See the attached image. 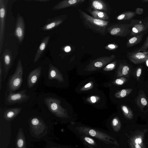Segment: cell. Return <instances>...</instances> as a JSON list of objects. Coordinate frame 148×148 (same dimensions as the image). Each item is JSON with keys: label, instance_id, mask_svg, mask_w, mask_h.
<instances>
[{"label": "cell", "instance_id": "20", "mask_svg": "<svg viewBox=\"0 0 148 148\" xmlns=\"http://www.w3.org/2000/svg\"><path fill=\"white\" fill-rule=\"evenodd\" d=\"M48 78L49 80L55 79L58 81H62V77L57 68L51 63L49 65Z\"/></svg>", "mask_w": 148, "mask_h": 148}, {"label": "cell", "instance_id": "6", "mask_svg": "<svg viewBox=\"0 0 148 148\" xmlns=\"http://www.w3.org/2000/svg\"><path fill=\"white\" fill-rule=\"evenodd\" d=\"M8 1V0H0V54L1 53L4 40L6 14Z\"/></svg>", "mask_w": 148, "mask_h": 148}, {"label": "cell", "instance_id": "12", "mask_svg": "<svg viewBox=\"0 0 148 148\" xmlns=\"http://www.w3.org/2000/svg\"><path fill=\"white\" fill-rule=\"evenodd\" d=\"M131 31L130 35L133 36L142 33L147 29L143 20L133 19L130 23Z\"/></svg>", "mask_w": 148, "mask_h": 148}, {"label": "cell", "instance_id": "28", "mask_svg": "<svg viewBox=\"0 0 148 148\" xmlns=\"http://www.w3.org/2000/svg\"><path fill=\"white\" fill-rule=\"evenodd\" d=\"M148 49V36L146 39L145 42L139 48L135 50V52H140L141 51H146Z\"/></svg>", "mask_w": 148, "mask_h": 148}, {"label": "cell", "instance_id": "17", "mask_svg": "<svg viewBox=\"0 0 148 148\" xmlns=\"http://www.w3.org/2000/svg\"><path fill=\"white\" fill-rule=\"evenodd\" d=\"M90 8L93 10H98L107 13L110 11V7L107 3L101 0L90 1Z\"/></svg>", "mask_w": 148, "mask_h": 148}, {"label": "cell", "instance_id": "1", "mask_svg": "<svg viewBox=\"0 0 148 148\" xmlns=\"http://www.w3.org/2000/svg\"><path fill=\"white\" fill-rule=\"evenodd\" d=\"M78 11L79 19L86 28L103 36L106 35L109 21L96 18L80 9H78Z\"/></svg>", "mask_w": 148, "mask_h": 148}, {"label": "cell", "instance_id": "9", "mask_svg": "<svg viewBox=\"0 0 148 148\" xmlns=\"http://www.w3.org/2000/svg\"><path fill=\"white\" fill-rule=\"evenodd\" d=\"M23 17L18 13L14 35L21 44L25 36V23Z\"/></svg>", "mask_w": 148, "mask_h": 148}, {"label": "cell", "instance_id": "21", "mask_svg": "<svg viewBox=\"0 0 148 148\" xmlns=\"http://www.w3.org/2000/svg\"><path fill=\"white\" fill-rule=\"evenodd\" d=\"M16 148H26V143L22 129L20 127L18 131L15 140Z\"/></svg>", "mask_w": 148, "mask_h": 148}, {"label": "cell", "instance_id": "25", "mask_svg": "<svg viewBox=\"0 0 148 148\" xmlns=\"http://www.w3.org/2000/svg\"><path fill=\"white\" fill-rule=\"evenodd\" d=\"M130 69L129 65L126 64L121 63L118 70V76H126L129 75Z\"/></svg>", "mask_w": 148, "mask_h": 148}, {"label": "cell", "instance_id": "43", "mask_svg": "<svg viewBox=\"0 0 148 148\" xmlns=\"http://www.w3.org/2000/svg\"><path fill=\"white\" fill-rule=\"evenodd\" d=\"M91 85V84L90 83H88L86 84L84 86L85 88H86L90 87Z\"/></svg>", "mask_w": 148, "mask_h": 148}, {"label": "cell", "instance_id": "3", "mask_svg": "<svg viewBox=\"0 0 148 148\" xmlns=\"http://www.w3.org/2000/svg\"><path fill=\"white\" fill-rule=\"evenodd\" d=\"M29 124L31 134L36 138H40L47 132L48 127L40 118L33 117L29 120Z\"/></svg>", "mask_w": 148, "mask_h": 148}, {"label": "cell", "instance_id": "18", "mask_svg": "<svg viewBox=\"0 0 148 148\" xmlns=\"http://www.w3.org/2000/svg\"><path fill=\"white\" fill-rule=\"evenodd\" d=\"M50 38L49 36L44 37L35 55L33 62L36 63L39 59L46 48Z\"/></svg>", "mask_w": 148, "mask_h": 148}, {"label": "cell", "instance_id": "34", "mask_svg": "<svg viewBox=\"0 0 148 148\" xmlns=\"http://www.w3.org/2000/svg\"><path fill=\"white\" fill-rule=\"evenodd\" d=\"M143 8H138L136 9L135 13L137 15H141L143 13Z\"/></svg>", "mask_w": 148, "mask_h": 148}, {"label": "cell", "instance_id": "26", "mask_svg": "<svg viewBox=\"0 0 148 148\" xmlns=\"http://www.w3.org/2000/svg\"><path fill=\"white\" fill-rule=\"evenodd\" d=\"M121 109L125 117L128 119H132L133 118V114L132 111L127 106L122 105Z\"/></svg>", "mask_w": 148, "mask_h": 148}, {"label": "cell", "instance_id": "7", "mask_svg": "<svg viewBox=\"0 0 148 148\" xmlns=\"http://www.w3.org/2000/svg\"><path fill=\"white\" fill-rule=\"evenodd\" d=\"M148 131V129L137 130L128 132V144H138L143 148H147L145 145V135Z\"/></svg>", "mask_w": 148, "mask_h": 148}, {"label": "cell", "instance_id": "32", "mask_svg": "<svg viewBox=\"0 0 148 148\" xmlns=\"http://www.w3.org/2000/svg\"><path fill=\"white\" fill-rule=\"evenodd\" d=\"M142 71V69L141 67L138 68L136 70V79L138 81L140 79L141 76Z\"/></svg>", "mask_w": 148, "mask_h": 148}, {"label": "cell", "instance_id": "13", "mask_svg": "<svg viewBox=\"0 0 148 148\" xmlns=\"http://www.w3.org/2000/svg\"><path fill=\"white\" fill-rule=\"evenodd\" d=\"M127 56L128 59L134 64H140L148 60V51L129 52L127 53Z\"/></svg>", "mask_w": 148, "mask_h": 148}, {"label": "cell", "instance_id": "31", "mask_svg": "<svg viewBox=\"0 0 148 148\" xmlns=\"http://www.w3.org/2000/svg\"><path fill=\"white\" fill-rule=\"evenodd\" d=\"M126 81V78L124 77H122L116 79L115 80V83L118 85H122Z\"/></svg>", "mask_w": 148, "mask_h": 148}, {"label": "cell", "instance_id": "36", "mask_svg": "<svg viewBox=\"0 0 148 148\" xmlns=\"http://www.w3.org/2000/svg\"><path fill=\"white\" fill-rule=\"evenodd\" d=\"M112 124L113 125L115 126L118 125L120 126V123L118 120L116 118L113 119L112 121Z\"/></svg>", "mask_w": 148, "mask_h": 148}, {"label": "cell", "instance_id": "44", "mask_svg": "<svg viewBox=\"0 0 148 148\" xmlns=\"http://www.w3.org/2000/svg\"><path fill=\"white\" fill-rule=\"evenodd\" d=\"M141 2L143 3L148 2V0H143Z\"/></svg>", "mask_w": 148, "mask_h": 148}, {"label": "cell", "instance_id": "38", "mask_svg": "<svg viewBox=\"0 0 148 148\" xmlns=\"http://www.w3.org/2000/svg\"><path fill=\"white\" fill-rule=\"evenodd\" d=\"M89 134L92 136H94L96 134V132L93 130H91L89 131Z\"/></svg>", "mask_w": 148, "mask_h": 148}, {"label": "cell", "instance_id": "45", "mask_svg": "<svg viewBox=\"0 0 148 148\" xmlns=\"http://www.w3.org/2000/svg\"><path fill=\"white\" fill-rule=\"evenodd\" d=\"M49 148H57L54 147H50Z\"/></svg>", "mask_w": 148, "mask_h": 148}, {"label": "cell", "instance_id": "42", "mask_svg": "<svg viewBox=\"0 0 148 148\" xmlns=\"http://www.w3.org/2000/svg\"><path fill=\"white\" fill-rule=\"evenodd\" d=\"M70 50V47H66L65 49V50L66 52H68Z\"/></svg>", "mask_w": 148, "mask_h": 148}, {"label": "cell", "instance_id": "35", "mask_svg": "<svg viewBox=\"0 0 148 148\" xmlns=\"http://www.w3.org/2000/svg\"><path fill=\"white\" fill-rule=\"evenodd\" d=\"M116 64V62H114L109 64L106 66V68L108 69H113L115 67Z\"/></svg>", "mask_w": 148, "mask_h": 148}, {"label": "cell", "instance_id": "16", "mask_svg": "<svg viewBox=\"0 0 148 148\" xmlns=\"http://www.w3.org/2000/svg\"><path fill=\"white\" fill-rule=\"evenodd\" d=\"M41 70V67L39 66L29 73L27 79V84L29 88H32L37 82L40 76Z\"/></svg>", "mask_w": 148, "mask_h": 148}, {"label": "cell", "instance_id": "4", "mask_svg": "<svg viewBox=\"0 0 148 148\" xmlns=\"http://www.w3.org/2000/svg\"><path fill=\"white\" fill-rule=\"evenodd\" d=\"M30 97L29 95H27V91L25 90L16 92H6L5 102L7 105L21 104L27 101Z\"/></svg>", "mask_w": 148, "mask_h": 148}, {"label": "cell", "instance_id": "23", "mask_svg": "<svg viewBox=\"0 0 148 148\" xmlns=\"http://www.w3.org/2000/svg\"><path fill=\"white\" fill-rule=\"evenodd\" d=\"M144 34L141 33L133 36L127 42L126 47H130L140 43L142 40Z\"/></svg>", "mask_w": 148, "mask_h": 148}, {"label": "cell", "instance_id": "15", "mask_svg": "<svg viewBox=\"0 0 148 148\" xmlns=\"http://www.w3.org/2000/svg\"><path fill=\"white\" fill-rule=\"evenodd\" d=\"M84 0H64L54 5L51 9L53 11L61 10L69 7H76L84 3Z\"/></svg>", "mask_w": 148, "mask_h": 148}, {"label": "cell", "instance_id": "30", "mask_svg": "<svg viewBox=\"0 0 148 148\" xmlns=\"http://www.w3.org/2000/svg\"><path fill=\"white\" fill-rule=\"evenodd\" d=\"M119 46L114 43L109 44L106 46L105 48L106 49L109 50H113L117 49Z\"/></svg>", "mask_w": 148, "mask_h": 148}, {"label": "cell", "instance_id": "11", "mask_svg": "<svg viewBox=\"0 0 148 148\" xmlns=\"http://www.w3.org/2000/svg\"><path fill=\"white\" fill-rule=\"evenodd\" d=\"M3 63L4 75L3 80L4 81L13 64V60L12 53L10 50L5 49L2 55Z\"/></svg>", "mask_w": 148, "mask_h": 148}, {"label": "cell", "instance_id": "29", "mask_svg": "<svg viewBox=\"0 0 148 148\" xmlns=\"http://www.w3.org/2000/svg\"><path fill=\"white\" fill-rule=\"evenodd\" d=\"M4 75L3 66H2L1 60L0 61V90H1Z\"/></svg>", "mask_w": 148, "mask_h": 148}, {"label": "cell", "instance_id": "10", "mask_svg": "<svg viewBox=\"0 0 148 148\" xmlns=\"http://www.w3.org/2000/svg\"><path fill=\"white\" fill-rule=\"evenodd\" d=\"M67 17L66 14H63L48 18L46 24L41 27V29L45 31L51 30L62 24Z\"/></svg>", "mask_w": 148, "mask_h": 148}, {"label": "cell", "instance_id": "39", "mask_svg": "<svg viewBox=\"0 0 148 148\" xmlns=\"http://www.w3.org/2000/svg\"><path fill=\"white\" fill-rule=\"evenodd\" d=\"M50 1L49 0H27V1H38L40 2H48Z\"/></svg>", "mask_w": 148, "mask_h": 148}, {"label": "cell", "instance_id": "2", "mask_svg": "<svg viewBox=\"0 0 148 148\" xmlns=\"http://www.w3.org/2000/svg\"><path fill=\"white\" fill-rule=\"evenodd\" d=\"M23 73L21 60L19 59L17 62L14 73L9 78L6 92H14L20 88L23 82Z\"/></svg>", "mask_w": 148, "mask_h": 148}, {"label": "cell", "instance_id": "24", "mask_svg": "<svg viewBox=\"0 0 148 148\" xmlns=\"http://www.w3.org/2000/svg\"><path fill=\"white\" fill-rule=\"evenodd\" d=\"M136 15L135 12L131 11L125 12L116 18V19L119 21H124L130 19L134 17Z\"/></svg>", "mask_w": 148, "mask_h": 148}, {"label": "cell", "instance_id": "40", "mask_svg": "<svg viewBox=\"0 0 148 148\" xmlns=\"http://www.w3.org/2000/svg\"><path fill=\"white\" fill-rule=\"evenodd\" d=\"M146 28L148 29V17L146 18L143 19Z\"/></svg>", "mask_w": 148, "mask_h": 148}, {"label": "cell", "instance_id": "33", "mask_svg": "<svg viewBox=\"0 0 148 148\" xmlns=\"http://www.w3.org/2000/svg\"><path fill=\"white\" fill-rule=\"evenodd\" d=\"M130 148H143L139 144H128Z\"/></svg>", "mask_w": 148, "mask_h": 148}, {"label": "cell", "instance_id": "5", "mask_svg": "<svg viewBox=\"0 0 148 148\" xmlns=\"http://www.w3.org/2000/svg\"><path fill=\"white\" fill-rule=\"evenodd\" d=\"M106 31L112 36L124 37L130 35L131 28L130 23H118L108 25Z\"/></svg>", "mask_w": 148, "mask_h": 148}, {"label": "cell", "instance_id": "37", "mask_svg": "<svg viewBox=\"0 0 148 148\" xmlns=\"http://www.w3.org/2000/svg\"><path fill=\"white\" fill-rule=\"evenodd\" d=\"M85 140L90 144H92L94 143V141L93 139L88 137H85Z\"/></svg>", "mask_w": 148, "mask_h": 148}, {"label": "cell", "instance_id": "19", "mask_svg": "<svg viewBox=\"0 0 148 148\" xmlns=\"http://www.w3.org/2000/svg\"><path fill=\"white\" fill-rule=\"evenodd\" d=\"M22 109L21 107L8 109L4 111L3 117L7 121H11L20 113Z\"/></svg>", "mask_w": 148, "mask_h": 148}, {"label": "cell", "instance_id": "14", "mask_svg": "<svg viewBox=\"0 0 148 148\" xmlns=\"http://www.w3.org/2000/svg\"><path fill=\"white\" fill-rule=\"evenodd\" d=\"M138 108L142 112L146 113L148 111V100L144 91L141 89L135 99Z\"/></svg>", "mask_w": 148, "mask_h": 148}, {"label": "cell", "instance_id": "41", "mask_svg": "<svg viewBox=\"0 0 148 148\" xmlns=\"http://www.w3.org/2000/svg\"><path fill=\"white\" fill-rule=\"evenodd\" d=\"M91 100L92 103H95L96 101L95 97L94 96H92L91 97Z\"/></svg>", "mask_w": 148, "mask_h": 148}, {"label": "cell", "instance_id": "8", "mask_svg": "<svg viewBox=\"0 0 148 148\" xmlns=\"http://www.w3.org/2000/svg\"><path fill=\"white\" fill-rule=\"evenodd\" d=\"M44 101L49 110L53 114L60 117L64 116V110L60 106L58 99L53 97H48L45 99Z\"/></svg>", "mask_w": 148, "mask_h": 148}, {"label": "cell", "instance_id": "27", "mask_svg": "<svg viewBox=\"0 0 148 148\" xmlns=\"http://www.w3.org/2000/svg\"><path fill=\"white\" fill-rule=\"evenodd\" d=\"M133 90L132 89L130 88L122 89L117 94V96L119 98L124 97L130 94Z\"/></svg>", "mask_w": 148, "mask_h": 148}, {"label": "cell", "instance_id": "22", "mask_svg": "<svg viewBox=\"0 0 148 148\" xmlns=\"http://www.w3.org/2000/svg\"><path fill=\"white\" fill-rule=\"evenodd\" d=\"M88 12L93 17L99 20L107 21L109 18L107 13L98 10H93L90 8Z\"/></svg>", "mask_w": 148, "mask_h": 148}]
</instances>
